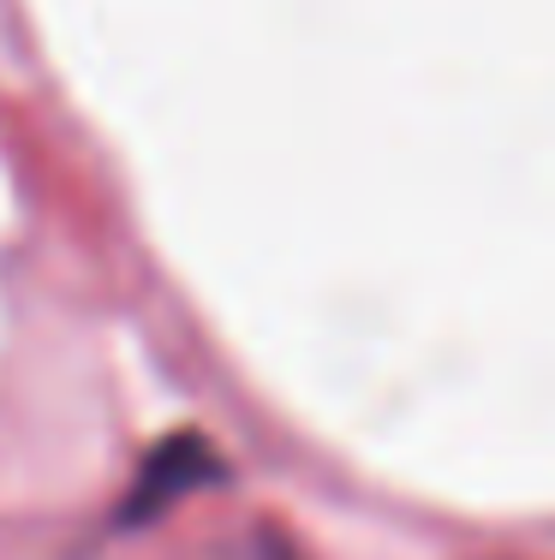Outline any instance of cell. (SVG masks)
<instances>
[{
    "instance_id": "cell-1",
    "label": "cell",
    "mask_w": 555,
    "mask_h": 560,
    "mask_svg": "<svg viewBox=\"0 0 555 560\" xmlns=\"http://www.w3.org/2000/svg\"><path fill=\"white\" fill-rule=\"evenodd\" d=\"M209 471H216V459L204 453V442L180 435V442H167L150 465H143V483H138V501H131V513H150L155 501H174L180 489H197Z\"/></svg>"
}]
</instances>
